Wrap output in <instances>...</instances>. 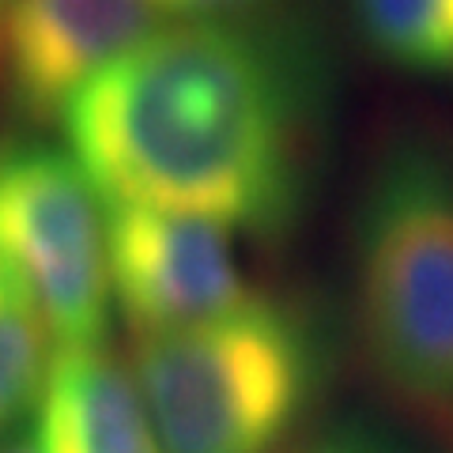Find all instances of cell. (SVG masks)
Returning a JSON list of instances; mask_svg holds the SVG:
<instances>
[{
    "instance_id": "obj_1",
    "label": "cell",
    "mask_w": 453,
    "mask_h": 453,
    "mask_svg": "<svg viewBox=\"0 0 453 453\" xmlns=\"http://www.w3.org/2000/svg\"><path fill=\"white\" fill-rule=\"evenodd\" d=\"M321 80L318 53L291 27L174 19L113 61L61 129L103 201L276 238L314 181Z\"/></svg>"
},
{
    "instance_id": "obj_2",
    "label": "cell",
    "mask_w": 453,
    "mask_h": 453,
    "mask_svg": "<svg viewBox=\"0 0 453 453\" xmlns=\"http://www.w3.org/2000/svg\"><path fill=\"white\" fill-rule=\"evenodd\" d=\"M133 374L163 453H276L325 378L318 321L280 295H250L189 329L136 336Z\"/></svg>"
},
{
    "instance_id": "obj_3",
    "label": "cell",
    "mask_w": 453,
    "mask_h": 453,
    "mask_svg": "<svg viewBox=\"0 0 453 453\" xmlns=\"http://www.w3.org/2000/svg\"><path fill=\"white\" fill-rule=\"evenodd\" d=\"M356 325L404 401L453 412V174L419 140L381 151L351 226Z\"/></svg>"
},
{
    "instance_id": "obj_4",
    "label": "cell",
    "mask_w": 453,
    "mask_h": 453,
    "mask_svg": "<svg viewBox=\"0 0 453 453\" xmlns=\"http://www.w3.org/2000/svg\"><path fill=\"white\" fill-rule=\"evenodd\" d=\"M0 261L31 291L61 348L106 340V201L68 148L0 136Z\"/></svg>"
},
{
    "instance_id": "obj_5",
    "label": "cell",
    "mask_w": 453,
    "mask_h": 453,
    "mask_svg": "<svg viewBox=\"0 0 453 453\" xmlns=\"http://www.w3.org/2000/svg\"><path fill=\"white\" fill-rule=\"evenodd\" d=\"M110 295L136 336L189 329L250 299L234 231L155 204L106 201Z\"/></svg>"
},
{
    "instance_id": "obj_6",
    "label": "cell",
    "mask_w": 453,
    "mask_h": 453,
    "mask_svg": "<svg viewBox=\"0 0 453 453\" xmlns=\"http://www.w3.org/2000/svg\"><path fill=\"white\" fill-rule=\"evenodd\" d=\"M155 0H8L0 80L27 125H50L155 31Z\"/></svg>"
},
{
    "instance_id": "obj_7",
    "label": "cell",
    "mask_w": 453,
    "mask_h": 453,
    "mask_svg": "<svg viewBox=\"0 0 453 453\" xmlns=\"http://www.w3.org/2000/svg\"><path fill=\"white\" fill-rule=\"evenodd\" d=\"M35 423L46 453H163L133 366L103 344L57 351Z\"/></svg>"
},
{
    "instance_id": "obj_8",
    "label": "cell",
    "mask_w": 453,
    "mask_h": 453,
    "mask_svg": "<svg viewBox=\"0 0 453 453\" xmlns=\"http://www.w3.org/2000/svg\"><path fill=\"white\" fill-rule=\"evenodd\" d=\"M53 333L19 276L0 261V442L38 412L53 366Z\"/></svg>"
},
{
    "instance_id": "obj_9",
    "label": "cell",
    "mask_w": 453,
    "mask_h": 453,
    "mask_svg": "<svg viewBox=\"0 0 453 453\" xmlns=\"http://www.w3.org/2000/svg\"><path fill=\"white\" fill-rule=\"evenodd\" d=\"M351 19L386 65L453 76V0H351Z\"/></svg>"
},
{
    "instance_id": "obj_10",
    "label": "cell",
    "mask_w": 453,
    "mask_h": 453,
    "mask_svg": "<svg viewBox=\"0 0 453 453\" xmlns=\"http://www.w3.org/2000/svg\"><path fill=\"white\" fill-rule=\"evenodd\" d=\"M299 453H401L396 446H389L381 434L363 431V427H336L329 434L314 438L306 449Z\"/></svg>"
},
{
    "instance_id": "obj_11",
    "label": "cell",
    "mask_w": 453,
    "mask_h": 453,
    "mask_svg": "<svg viewBox=\"0 0 453 453\" xmlns=\"http://www.w3.org/2000/svg\"><path fill=\"white\" fill-rule=\"evenodd\" d=\"M159 12L178 19H216V16H250L265 0H155Z\"/></svg>"
},
{
    "instance_id": "obj_12",
    "label": "cell",
    "mask_w": 453,
    "mask_h": 453,
    "mask_svg": "<svg viewBox=\"0 0 453 453\" xmlns=\"http://www.w3.org/2000/svg\"><path fill=\"white\" fill-rule=\"evenodd\" d=\"M0 453H46V446H42V434H38V423H35V416L27 419L16 434H8L4 442H0Z\"/></svg>"
}]
</instances>
